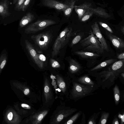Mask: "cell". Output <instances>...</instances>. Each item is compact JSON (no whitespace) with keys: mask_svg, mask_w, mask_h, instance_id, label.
Returning <instances> with one entry per match:
<instances>
[{"mask_svg":"<svg viewBox=\"0 0 124 124\" xmlns=\"http://www.w3.org/2000/svg\"><path fill=\"white\" fill-rule=\"evenodd\" d=\"M121 118L122 122L123 123L124 122V114H123V116H121Z\"/></svg>","mask_w":124,"mask_h":124,"instance_id":"obj_37","label":"cell"},{"mask_svg":"<svg viewBox=\"0 0 124 124\" xmlns=\"http://www.w3.org/2000/svg\"><path fill=\"white\" fill-rule=\"evenodd\" d=\"M72 31L71 28L67 27L60 32L53 46L52 52V57L59 53L61 49L68 43L71 36Z\"/></svg>","mask_w":124,"mask_h":124,"instance_id":"obj_1","label":"cell"},{"mask_svg":"<svg viewBox=\"0 0 124 124\" xmlns=\"http://www.w3.org/2000/svg\"><path fill=\"white\" fill-rule=\"evenodd\" d=\"M75 10L78 15V18L80 19L83 15L90 9L89 6L88 5L84 4L81 6H74Z\"/></svg>","mask_w":124,"mask_h":124,"instance_id":"obj_13","label":"cell"},{"mask_svg":"<svg viewBox=\"0 0 124 124\" xmlns=\"http://www.w3.org/2000/svg\"><path fill=\"white\" fill-rule=\"evenodd\" d=\"M13 114L12 112H10L8 114L7 117L8 119L9 120H11L13 118Z\"/></svg>","mask_w":124,"mask_h":124,"instance_id":"obj_33","label":"cell"},{"mask_svg":"<svg viewBox=\"0 0 124 124\" xmlns=\"http://www.w3.org/2000/svg\"><path fill=\"white\" fill-rule=\"evenodd\" d=\"M9 4L8 0H2L0 2V16L3 19L9 16L11 14L9 11Z\"/></svg>","mask_w":124,"mask_h":124,"instance_id":"obj_10","label":"cell"},{"mask_svg":"<svg viewBox=\"0 0 124 124\" xmlns=\"http://www.w3.org/2000/svg\"><path fill=\"white\" fill-rule=\"evenodd\" d=\"M90 34L80 42L82 46L86 47L84 50L95 52L98 54L103 53L104 50L103 47L91 30L90 31Z\"/></svg>","mask_w":124,"mask_h":124,"instance_id":"obj_2","label":"cell"},{"mask_svg":"<svg viewBox=\"0 0 124 124\" xmlns=\"http://www.w3.org/2000/svg\"><path fill=\"white\" fill-rule=\"evenodd\" d=\"M122 76H123V77H124V73H122Z\"/></svg>","mask_w":124,"mask_h":124,"instance_id":"obj_41","label":"cell"},{"mask_svg":"<svg viewBox=\"0 0 124 124\" xmlns=\"http://www.w3.org/2000/svg\"><path fill=\"white\" fill-rule=\"evenodd\" d=\"M35 19V17L33 14L30 12L27 13L20 20L19 24L20 27L22 28L25 26Z\"/></svg>","mask_w":124,"mask_h":124,"instance_id":"obj_11","label":"cell"},{"mask_svg":"<svg viewBox=\"0 0 124 124\" xmlns=\"http://www.w3.org/2000/svg\"><path fill=\"white\" fill-rule=\"evenodd\" d=\"M93 13V12L90 11L89 9L86 11L82 16L81 18V21L82 22H84L87 20L92 15Z\"/></svg>","mask_w":124,"mask_h":124,"instance_id":"obj_23","label":"cell"},{"mask_svg":"<svg viewBox=\"0 0 124 124\" xmlns=\"http://www.w3.org/2000/svg\"><path fill=\"white\" fill-rule=\"evenodd\" d=\"M38 55L39 58L41 61L43 62L46 61V57L44 55L42 54H38Z\"/></svg>","mask_w":124,"mask_h":124,"instance_id":"obj_32","label":"cell"},{"mask_svg":"<svg viewBox=\"0 0 124 124\" xmlns=\"http://www.w3.org/2000/svg\"><path fill=\"white\" fill-rule=\"evenodd\" d=\"M121 31L123 34H124V26H123L122 28H121Z\"/></svg>","mask_w":124,"mask_h":124,"instance_id":"obj_38","label":"cell"},{"mask_svg":"<svg viewBox=\"0 0 124 124\" xmlns=\"http://www.w3.org/2000/svg\"><path fill=\"white\" fill-rule=\"evenodd\" d=\"M50 61L51 66L53 68H56L60 67V64L52 58L50 59Z\"/></svg>","mask_w":124,"mask_h":124,"instance_id":"obj_26","label":"cell"},{"mask_svg":"<svg viewBox=\"0 0 124 124\" xmlns=\"http://www.w3.org/2000/svg\"><path fill=\"white\" fill-rule=\"evenodd\" d=\"M42 3L45 6L62 11L69 6L55 0H42Z\"/></svg>","mask_w":124,"mask_h":124,"instance_id":"obj_8","label":"cell"},{"mask_svg":"<svg viewBox=\"0 0 124 124\" xmlns=\"http://www.w3.org/2000/svg\"><path fill=\"white\" fill-rule=\"evenodd\" d=\"M30 92V90L29 89L27 88L24 91V93L25 95H27Z\"/></svg>","mask_w":124,"mask_h":124,"instance_id":"obj_35","label":"cell"},{"mask_svg":"<svg viewBox=\"0 0 124 124\" xmlns=\"http://www.w3.org/2000/svg\"><path fill=\"white\" fill-rule=\"evenodd\" d=\"M74 53L82 58H93L100 56L99 55L95 53L83 51H77Z\"/></svg>","mask_w":124,"mask_h":124,"instance_id":"obj_15","label":"cell"},{"mask_svg":"<svg viewBox=\"0 0 124 124\" xmlns=\"http://www.w3.org/2000/svg\"><path fill=\"white\" fill-rule=\"evenodd\" d=\"M75 2V1H72L69 7L63 11L65 16H68L70 15L74 8Z\"/></svg>","mask_w":124,"mask_h":124,"instance_id":"obj_18","label":"cell"},{"mask_svg":"<svg viewBox=\"0 0 124 124\" xmlns=\"http://www.w3.org/2000/svg\"><path fill=\"white\" fill-rule=\"evenodd\" d=\"M52 37L51 32L47 31L31 36V38L41 49H46L49 45Z\"/></svg>","mask_w":124,"mask_h":124,"instance_id":"obj_4","label":"cell"},{"mask_svg":"<svg viewBox=\"0 0 124 124\" xmlns=\"http://www.w3.org/2000/svg\"><path fill=\"white\" fill-rule=\"evenodd\" d=\"M69 69L72 73H75L79 71L81 68L79 64L75 60L72 59L69 62Z\"/></svg>","mask_w":124,"mask_h":124,"instance_id":"obj_14","label":"cell"},{"mask_svg":"<svg viewBox=\"0 0 124 124\" xmlns=\"http://www.w3.org/2000/svg\"><path fill=\"white\" fill-rule=\"evenodd\" d=\"M109 115V114L108 113H103L101 118L100 123L101 124H106Z\"/></svg>","mask_w":124,"mask_h":124,"instance_id":"obj_24","label":"cell"},{"mask_svg":"<svg viewBox=\"0 0 124 124\" xmlns=\"http://www.w3.org/2000/svg\"><path fill=\"white\" fill-rule=\"evenodd\" d=\"M25 43L27 50L36 64L39 68L42 69L43 67V62L40 60L38 54L37 53L33 45L27 40H25Z\"/></svg>","mask_w":124,"mask_h":124,"instance_id":"obj_5","label":"cell"},{"mask_svg":"<svg viewBox=\"0 0 124 124\" xmlns=\"http://www.w3.org/2000/svg\"><path fill=\"white\" fill-rule=\"evenodd\" d=\"M100 24L106 29L108 31L111 33H113V31L111 28L107 24L101 22H99Z\"/></svg>","mask_w":124,"mask_h":124,"instance_id":"obj_28","label":"cell"},{"mask_svg":"<svg viewBox=\"0 0 124 124\" xmlns=\"http://www.w3.org/2000/svg\"><path fill=\"white\" fill-rule=\"evenodd\" d=\"M18 0H13V4H15Z\"/></svg>","mask_w":124,"mask_h":124,"instance_id":"obj_39","label":"cell"},{"mask_svg":"<svg viewBox=\"0 0 124 124\" xmlns=\"http://www.w3.org/2000/svg\"><path fill=\"white\" fill-rule=\"evenodd\" d=\"M56 23L55 21L52 20H38L28 26L25 29L24 32L27 34L35 33Z\"/></svg>","mask_w":124,"mask_h":124,"instance_id":"obj_3","label":"cell"},{"mask_svg":"<svg viewBox=\"0 0 124 124\" xmlns=\"http://www.w3.org/2000/svg\"><path fill=\"white\" fill-rule=\"evenodd\" d=\"M106 34L115 47L119 49L124 48V42L123 40L108 31L106 32Z\"/></svg>","mask_w":124,"mask_h":124,"instance_id":"obj_9","label":"cell"},{"mask_svg":"<svg viewBox=\"0 0 124 124\" xmlns=\"http://www.w3.org/2000/svg\"><path fill=\"white\" fill-rule=\"evenodd\" d=\"M50 89L48 85L45 84L44 87V91L46 97V99L47 100L49 98L48 94L50 93Z\"/></svg>","mask_w":124,"mask_h":124,"instance_id":"obj_30","label":"cell"},{"mask_svg":"<svg viewBox=\"0 0 124 124\" xmlns=\"http://www.w3.org/2000/svg\"><path fill=\"white\" fill-rule=\"evenodd\" d=\"M80 112L76 113L70 118L65 124H71L76 120L80 115Z\"/></svg>","mask_w":124,"mask_h":124,"instance_id":"obj_25","label":"cell"},{"mask_svg":"<svg viewBox=\"0 0 124 124\" xmlns=\"http://www.w3.org/2000/svg\"><path fill=\"white\" fill-rule=\"evenodd\" d=\"M118 59L120 60L124 59V53H122L119 54L117 57Z\"/></svg>","mask_w":124,"mask_h":124,"instance_id":"obj_34","label":"cell"},{"mask_svg":"<svg viewBox=\"0 0 124 124\" xmlns=\"http://www.w3.org/2000/svg\"><path fill=\"white\" fill-rule=\"evenodd\" d=\"M25 0H18L15 4L14 7L15 10L18 11L21 10Z\"/></svg>","mask_w":124,"mask_h":124,"instance_id":"obj_22","label":"cell"},{"mask_svg":"<svg viewBox=\"0 0 124 124\" xmlns=\"http://www.w3.org/2000/svg\"><path fill=\"white\" fill-rule=\"evenodd\" d=\"M81 82L88 85H93V82L88 77L85 76L80 78L79 79Z\"/></svg>","mask_w":124,"mask_h":124,"instance_id":"obj_21","label":"cell"},{"mask_svg":"<svg viewBox=\"0 0 124 124\" xmlns=\"http://www.w3.org/2000/svg\"><path fill=\"white\" fill-rule=\"evenodd\" d=\"M7 60V56L5 54H3L0 57V70H2L5 65Z\"/></svg>","mask_w":124,"mask_h":124,"instance_id":"obj_19","label":"cell"},{"mask_svg":"<svg viewBox=\"0 0 124 124\" xmlns=\"http://www.w3.org/2000/svg\"><path fill=\"white\" fill-rule=\"evenodd\" d=\"M21 106L23 107H29V106L28 105L24 104H22Z\"/></svg>","mask_w":124,"mask_h":124,"instance_id":"obj_36","label":"cell"},{"mask_svg":"<svg viewBox=\"0 0 124 124\" xmlns=\"http://www.w3.org/2000/svg\"><path fill=\"white\" fill-rule=\"evenodd\" d=\"M32 0H25L22 8L21 10L25 11L28 8Z\"/></svg>","mask_w":124,"mask_h":124,"instance_id":"obj_27","label":"cell"},{"mask_svg":"<svg viewBox=\"0 0 124 124\" xmlns=\"http://www.w3.org/2000/svg\"><path fill=\"white\" fill-rule=\"evenodd\" d=\"M124 62V59L115 62L109 68L108 70L105 71V73L108 75L113 74L115 71L118 70L123 66Z\"/></svg>","mask_w":124,"mask_h":124,"instance_id":"obj_12","label":"cell"},{"mask_svg":"<svg viewBox=\"0 0 124 124\" xmlns=\"http://www.w3.org/2000/svg\"><path fill=\"white\" fill-rule=\"evenodd\" d=\"M47 113V111H43L40 112L32 117L33 124H38L40 122Z\"/></svg>","mask_w":124,"mask_h":124,"instance_id":"obj_16","label":"cell"},{"mask_svg":"<svg viewBox=\"0 0 124 124\" xmlns=\"http://www.w3.org/2000/svg\"><path fill=\"white\" fill-rule=\"evenodd\" d=\"M58 85L59 87L62 89H64L65 87V83L62 81H58Z\"/></svg>","mask_w":124,"mask_h":124,"instance_id":"obj_31","label":"cell"},{"mask_svg":"<svg viewBox=\"0 0 124 124\" xmlns=\"http://www.w3.org/2000/svg\"><path fill=\"white\" fill-rule=\"evenodd\" d=\"M91 91L90 87L76 83L74 85L73 93L75 97H79L88 94Z\"/></svg>","mask_w":124,"mask_h":124,"instance_id":"obj_7","label":"cell"},{"mask_svg":"<svg viewBox=\"0 0 124 124\" xmlns=\"http://www.w3.org/2000/svg\"><path fill=\"white\" fill-rule=\"evenodd\" d=\"M114 124H119V123L117 120L116 121Z\"/></svg>","mask_w":124,"mask_h":124,"instance_id":"obj_40","label":"cell"},{"mask_svg":"<svg viewBox=\"0 0 124 124\" xmlns=\"http://www.w3.org/2000/svg\"><path fill=\"white\" fill-rule=\"evenodd\" d=\"M92 32L97 38L98 40L103 46L104 49L108 52L109 49L106 41L102 35L100 31L99 25L97 22H95L91 26Z\"/></svg>","mask_w":124,"mask_h":124,"instance_id":"obj_6","label":"cell"},{"mask_svg":"<svg viewBox=\"0 0 124 124\" xmlns=\"http://www.w3.org/2000/svg\"><path fill=\"white\" fill-rule=\"evenodd\" d=\"M81 37L80 35H78L75 37L72 40L70 46H73L74 45L78 43L81 40Z\"/></svg>","mask_w":124,"mask_h":124,"instance_id":"obj_29","label":"cell"},{"mask_svg":"<svg viewBox=\"0 0 124 124\" xmlns=\"http://www.w3.org/2000/svg\"><path fill=\"white\" fill-rule=\"evenodd\" d=\"M114 59H110L106 60L100 64L95 67L91 70V71H93L97 70L105 67L113 63L114 61Z\"/></svg>","mask_w":124,"mask_h":124,"instance_id":"obj_17","label":"cell"},{"mask_svg":"<svg viewBox=\"0 0 124 124\" xmlns=\"http://www.w3.org/2000/svg\"><path fill=\"white\" fill-rule=\"evenodd\" d=\"M114 97L116 103H117L119 101L120 93L119 89L117 86L116 85L114 88Z\"/></svg>","mask_w":124,"mask_h":124,"instance_id":"obj_20","label":"cell"}]
</instances>
